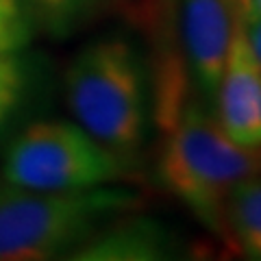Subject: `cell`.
<instances>
[{
    "label": "cell",
    "mask_w": 261,
    "mask_h": 261,
    "mask_svg": "<svg viewBox=\"0 0 261 261\" xmlns=\"http://www.w3.org/2000/svg\"><path fill=\"white\" fill-rule=\"evenodd\" d=\"M238 18L244 20V22H250V20L261 18V0H244V5H242Z\"/></svg>",
    "instance_id": "13"
},
{
    "label": "cell",
    "mask_w": 261,
    "mask_h": 261,
    "mask_svg": "<svg viewBox=\"0 0 261 261\" xmlns=\"http://www.w3.org/2000/svg\"><path fill=\"white\" fill-rule=\"evenodd\" d=\"M261 174V146L228 137L216 116L190 102L168 122L159 178L200 222L224 233V202L235 185Z\"/></svg>",
    "instance_id": "1"
},
{
    "label": "cell",
    "mask_w": 261,
    "mask_h": 261,
    "mask_svg": "<svg viewBox=\"0 0 261 261\" xmlns=\"http://www.w3.org/2000/svg\"><path fill=\"white\" fill-rule=\"evenodd\" d=\"M33 3H35L39 9H44L46 13L61 18V15L72 13L74 9H79V7L83 5L85 0H33Z\"/></svg>",
    "instance_id": "11"
},
{
    "label": "cell",
    "mask_w": 261,
    "mask_h": 261,
    "mask_svg": "<svg viewBox=\"0 0 261 261\" xmlns=\"http://www.w3.org/2000/svg\"><path fill=\"white\" fill-rule=\"evenodd\" d=\"M33 39L27 0H0V55H15Z\"/></svg>",
    "instance_id": "9"
},
{
    "label": "cell",
    "mask_w": 261,
    "mask_h": 261,
    "mask_svg": "<svg viewBox=\"0 0 261 261\" xmlns=\"http://www.w3.org/2000/svg\"><path fill=\"white\" fill-rule=\"evenodd\" d=\"M137 198L118 187L29 190L0 183V261L65 257ZM70 257V255H68Z\"/></svg>",
    "instance_id": "2"
},
{
    "label": "cell",
    "mask_w": 261,
    "mask_h": 261,
    "mask_svg": "<svg viewBox=\"0 0 261 261\" xmlns=\"http://www.w3.org/2000/svg\"><path fill=\"white\" fill-rule=\"evenodd\" d=\"M231 3V7H233V11L240 15V9H242V5H244V0H228Z\"/></svg>",
    "instance_id": "14"
},
{
    "label": "cell",
    "mask_w": 261,
    "mask_h": 261,
    "mask_svg": "<svg viewBox=\"0 0 261 261\" xmlns=\"http://www.w3.org/2000/svg\"><path fill=\"white\" fill-rule=\"evenodd\" d=\"M172 238L148 218H122L105 224L72 252L79 261H154L168 259Z\"/></svg>",
    "instance_id": "7"
},
{
    "label": "cell",
    "mask_w": 261,
    "mask_h": 261,
    "mask_svg": "<svg viewBox=\"0 0 261 261\" xmlns=\"http://www.w3.org/2000/svg\"><path fill=\"white\" fill-rule=\"evenodd\" d=\"M126 174V163L76 122H35L9 144L3 181L29 190H87Z\"/></svg>",
    "instance_id": "4"
},
{
    "label": "cell",
    "mask_w": 261,
    "mask_h": 261,
    "mask_svg": "<svg viewBox=\"0 0 261 261\" xmlns=\"http://www.w3.org/2000/svg\"><path fill=\"white\" fill-rule=\"evenodd\" d=\"M224 233L252 259H261V174L235 185L224 202Z\"/></svg>",
    "instance_id": "8"
},
{
    "label": "cell",
    "mask_w": 261,
    "mask_h": 261,
    "mask_svg": "<svg viewBox=\"0 0 261 261\" xmlns=\"http://www.w3.org/2000/svg\"><path fill=\"white\" fill-rule=\"evenodd\" d=\"M218 122L242 146H261V61L238 18L216 94Z\"/></svg>",
    "instance_id": "5"
},
{
    "label": "cell",
    "mask_w": 261,
    "mask_h": 261,
    "mask_svg": "<svg viewBox=\"0 0 261 261\" xmlns=\"http://www.w3.org/2000/svg\"><path fill=\"white\" fill-rule=\"evenodd\" d=\"M65 98L79 124L128 166L146 128V81L135 48L122 37L85 46L65 72Z\"/></svg>",
    "instance_id": "3"
},
{
    "label": "cell",
    "mask_w": 261,
    "mask_h": 261,
    "mask_svg": "<svg viewBox=\"0 0 261 261\" xmlns=\"http://www.w3.org/2000/svg\"><path fill=\"white\" fill-rule=\"evenodd\" d=\"M238 13L228 0H181L185 55L207 98H216Z\"/></svg>",
    "instance_id": "6"
},
{
    "label": "cell",
    "mask_w": 261,
    "mask_h": 261,
    "mask_svg": "<svg viewBox=\"0 0 261 261\" xmlns=\"http://www.w3.org/2000/svg\"><path fill=\"white\" fill-rule=\"evenodd\" d=\"M24 87H27V68L20 53L0 55V128L18 109Z\"/></svg>",
    "instance_id": "10"
},
{
    "label": "cell",
    "mask_w": 261,
    "mask_h": 261,
    "mask_svg": "<svg viewBox=\"0 0 261 261\" xmlns=\"http://www.w3.org/2000/svg\"><path fill=\"white\" fill-rule=\"evenodd\" d=\"M244 31H246V37H248V44L252 48V53H255L257 59L261 61V18L244 22Z\"/></svg>",
    "instance_id": "12"
}]
</instances>
